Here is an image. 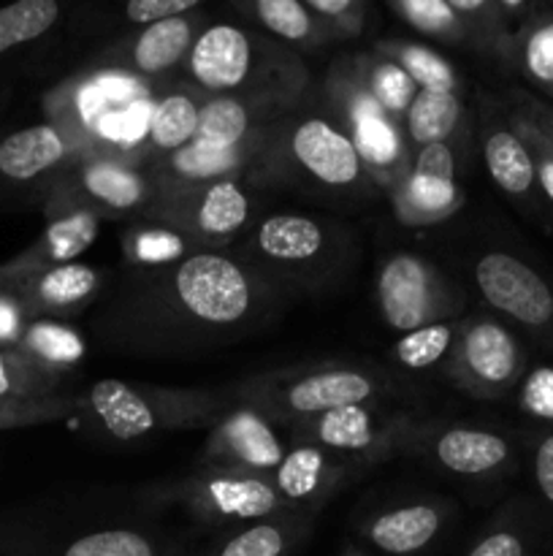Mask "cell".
<instances>
[{
    "mask_svg": "<svg viewBox=\"0 0 553 556\" xmlns=\"http://www.w3.org/2000/svg\"><path fill=\"white\" fill-rule=\"evenodd\" d=\"M448 3L464 22L472 47L510 58L513 36H507V30H504L507 20L499 11V3H491V0H448Z\"/></svg>",
    "mask_w": 553,
    "mask_h": 556,
    "instance_id": "42",
    "label": "cell"
},
{
    "mask_svg": "<svg viewBox=\"0 0 553 556\" xmlns=\"http://www.w3.org/2000/svg\"><path fill=\"white\" fill-rule=\"evenodd\" d=\"M524 348L507 326L483 315L461 320L459 340L445 364L455 389L477 400L507 396L524 378Z\"/></svg>",
    "mask_w": 553,
    "mask_h": 556,
    "instance_id": "15",
    "label": "cell"
},
{
    "mask_svg": "<svg viewBox=\"0 0 553 556\" xmlns=\"http://www.w3.org/2000/svg\"><path fill=\"white\" fill-rule=\"evenodd\" d=\"M239 11L258 22L260 27L274 36V41H285L293 52H318L329 47L331 36L325 33L323 22L307 9L304 0H249L239 3Z\"/></svg>",
    "mask_w": 553,
    "mask_h": 556,
    "instance_id": "29",
    "label": "cell"
},
{
    "mask_svg": "<svg viewBox=\"0 0 553 556\" xmlns=\"http://www.w3.org/2000/svg\"><path fill=\"white\" fill-rule=\"evenodd\" d=\"M301 182L334 195L380 190L369 177L350 136L329 112H293L276 123L271 185Z\"/></svg>",
    "mask_w": 553,
    "mask_h": 556,
    "instance_id": "7",
    "label": "cell"
},
{
    "mask_svg": "<svg viewBox=\"0 0 553 556\" xmlns=\"http://www.w3.org/2000/svg\"><path fill=\"white\" fill-rule=\"evenodd\" d=\"M233 400L258 407L271 421L298 424L350 405L380 402L390 394V380L361 364L329 362L304 369H271L231 389Z\"/></svg>",
    "mask_w": 553,
    "mask_h": 556,
    "instance_id": "5",
    "label": "cell"
},
{
    "mask_svg": "<svg viewBox=\"0 0 553 556\" xmlns=\"http://www.w3.org/2000/svg\"><path fill=\"white\" fill-rule=\"evenodd\" d=\"M193 253L201 250H195L190 239L155 220H144L123 237V255L136 271L173 266Z\"/></svg>",
    "mask_w": 553,
    "mask_h": 556,
    "instance_id": "36",
    "label": "cell"
},
{
    "mask_svg": "<svg viewBox=\"0 0 553 556\" xmlns=\"http://www.w3.org/2000/svg\"><path fill=\"white\" fill-rule=\"evenodd\" d=\"M177 497L188 505L195 519L220 530H236L287 510L271 476L236 467H201L198 472L184 478Z\"/></svg>",
    "mask_w": 553,
    "mask_h": 556,
    "instance_id": "14",
    "label": "cell"
},
{
    "mask_svg": "<svg viewBox=\"0 0 553 556\" xmlns=\"http://www.w3.org/2000/svg\"><path fill=\"white\" fill-rule=\"evenodd\" d=\"M461 318L445 320V324L423 326V329L407 331L396 340L394 356L410 372H426V369L448 364L450 353H453L455 340H459Z\"/></svg>",
    "mask_w": 553,
    "mask_h": 556,
    "instance_id": "38",
    "label": "cell"
},
{
    "mask_svg": "<svg viewBox=\"0 0 553 556\" xmlns=\"http://www.w3.org/2000/svg\"><path fill=\"white\" fill-rule=\"evenodd\" d=\"M342 556H366V554H361V552H347V554H342Z\"/></svg>",
    "mask_w": 553,
    "mask_h": 556,
    "instance_id": "51",
    "label": "cell"
},
{
    "mask_svg": "<svg viewBox=\"0 0 553 556\" xmlns=\"http://www.w3.org/2000/svg\"><path fill=\"white\" fill-rule=\"evenodd\" d=\"M157 188L144 168L114 161H76L65 168L47 201V217L90 210L101 217H146Z\"/></svg>",
    "mask_w": 553,
    "mask_h": 556,
    "instance_id": "13",
    "label": "cell"
},
{
    "mask_svg": "<svg viewBox=\"0 0 553 556\" xmlns=\"http://www.w3.org/2000/svg\"><path fill=\"white\" fill-rule=\"evenodd\" d=\"M157 87L117 65H92L49 92V123L68 139L76 161L146 168L152 109L163 92Z\"/></svg>",
    "mask_w": 553,
    "mask_h": 556,
    "instance_id": "2",
    "label": "cell"
},
{
    "mask_svg": "<svg viewBox=\"0 0 553 556\" xmlns=\"http://www.w3.org/2000/svg\"><path fill=\"white\" fill-rule=\"evenodd\" d=\"M76 152L52 123L14 130L0 141V177L9 182H33L43 174L74 166Z\"/></svg>",
    "mask_w": 553,
    "mask_h": 556,
    "instance_id": "25",
    "label": "cell"
},
{
    "mask_svg": "<svg viewBox=\"0 0 553 556\" xmlns=\"http://www.w3.org/2000/svg\"><path fill=\"white\" fill-rule=\"evenodd\" d=\"M477 128H480L483 161L499 190H504L510 199H529L537 188L535 161H531L529 147L510 123L504 103L480 98Z\"/></svg>",
    "mask_w": 553,
    "mask_h": 556,
    "instance_id": "23",
    "label": "cell"
},
{
    "mask_svg": "<svg viewBox=\"0 0 553 556\" xmlns=\"http://www.w3.org/2000/svg\"><path fill=\"white\" fill-rule=\"evenodd\" d=\"M345 63L350 74L356 76L358 85L363 87V92L372 96L390 119H396L399 125L404 123L407 109H410L412 98L417 92L410 76L377 52L345 54Z\"/></svg>",
    "mask_w": 553,
    "mask_h": 556,
    "instance_id": "32",
    "label": "cell"
},
{
    "mask_svg": "<svg viewBox=\"0 0 553 556\" xmlns=\"http://www.w3.org/2000/svg\"><path fill=\"white\" fill-rule=\"evenodd\" d=\"M239 258L282 293H320L325 286H336L352 266L356 237L331 217L274 212L249 226Z\"/></svg>",
    "mask_w": 553,
    "mask_h": 556,
    "instance_id": "4",
    "label": "cell"
},
{
    "mask_svg": "<svg viewBox=\"0 0 553 556\" xmlns=\"http://www.w3.org/2000/svg\"><path fill=\"white\" fill-rule=\"evenodd\" d=\"M16 351L63 378L65 372L79 367L87 348L79 331L70 329L68 324L54 318H33L16 342Z\"/></svg>",
    "mask_w": 553,
    "mask_h": 556,
    "instance_id": "33",
    "label": "cell"
},
{
    "mask_svg": "<svg viewBox=\"0 0 553 556\" xmlns=\"http://www.w3.org/2000/svg\"><path fill=\"white\" fill-rule=\"evenodd\" d=\"M520 405L531 416L553 421V369L542 367L526 378L524 391H520Z\"/></svg>",
    "mask_w": 553,
    "mask_h": 556,
    "instance_id": "47",
    "label": "cell"
},
{
    "mask_svg": "<svg viewBox=\"0 0 553 556\" xmlns=\"http://www.w3.org/2000/svg\"><path fill=\"white\" fill-rule=\"evenodd\" d=\"M475 286L486 304L531 331L553 329V291L526 261L491 250L475 264Z\"/></svg>",
    "mask_w": 553,
    "mask_h": 556,
    "instance_id": "17",
    "label": "cell"
},
{
    "mask_svg": "<svg viewBox=\"0 0 553 556\" xmlns=\"http://www.w3.org/2000/svg\"><path fill=\"white\" fill-rule=\"evenodd\" d=\"M85 410V396H47V400H20V396H3L0 400V432L3 429L38 427V424L63 421L74 413Z\"/></svg>",
    "mask_w": 553,
    "mask_h": 556,
    "instance_id": "43",
    "label": "cell"
},
{
    "mask_svg": "<svg viewBox=\"0 0 553 556\" xmlns=\"http://www.w3.org/2000/svg\"><path fill=\"white\" fill-rule=\"evenodd\" d=\"M274 130L242 141L233 147H215L204 141H190L182 150L160 157L144 168L157 188V201L182 190L201 185L222 182V179H242L253 185H271V163H274Z\"/></svg>",
    "mask_w": 553,
    "mask_h": 556,
    "instance_id": "12",
    "label": "cell"
},
{
    "mask_svg": "<svg viewBox=\"0 0 553 556\" xmlns=\"http://www.w3.org/2000/svg\"><path fill=\"white\" fill-rule=\"evenodd\" d=\"M453 144H432L412 152L404 177L388 190L394 215L401 226L423 228L450 220L464 206Z\"/></svg>",
    "mask_w": 553,
    "mask_h": 556,
    "instance_id": "16",
    "label": "cell"
},
{
    "mask_svg": "<svg viewBox=\"0 0 553 556\" xmlns=\"http://www.w3.org/2000/svg\"><path fill=\"white\" fill-rule=\"evenodd\" d=\"M204 92L198 87H171L157 96L150 119V163L182 150L198 134Z\"/></svg>",
    "mask_w": 553,
    "mask_h": 556,
    "instance_id": "30",
    "label": "cell"
},
{
    "mask_svg": "<svg viewBox=\"0 0 553 556\" xmlns=\"http://www.w3.org/2000/svg\"><path fill=\"white\" fill-rule=\"evenodd\" d=\"M390 9L399 14V20L434 41L470 43L464 22L450 9L448 0H394Z\"/></svg>",
    "mask_w": 553,
    "mask_h": 556,
    "instance_id": "41",
    "label": "cell"
},
{
    "mask_svg": "<svg viewBox=\"0 0 553 556\" xmlns=\"http://www.w3.org/2000/svg\"><path fill=\"white\" fill-rule=\"evenodd\" d=\"M106 277L81 261L25 275H0V288L14 293L30 318H54L85 309L106 286Z\"/></svg>",
    "mask_w": 553,
    "mask_h": 556,
    "instance_id": "20",
    "label": "cell"
},
{
    "mask_svg": "<svg viewBox=\"0 0 553 556\" xmlns=\"http://www.w3.org/2000/svg\"><path fill=\"white\" fill-rule=\"evenodd\" d=\"M445 527V510L434 503L396 505L372 516L363 527V535L380 552L394 556H412L437 541Z\"/></svg>",
    "mask_w": 553,
    "mask_h": 556,
    "instance_id": "27",
    "label": "cell"
},
{
    "mask_svg": "<svg viewBox=\"0 0 553 556\" xmlns=\"http://www.w3.org/2000/svg\"><path fill=\"white\" fill-rule=\"evenodd\" d=\"M510 58L529 85L553 98V14H540L526 22L518 36H513Z\"/></svg>",
    "mask_w": 553,
    "mask_h": 556,
    "instance_id": "37",
    "label": "cell"
},
{
    "mask_svg": "<svg viewBox=\"0 0 553 556\" xmlns=\"http://www.w3.org/2000/svg\"><path fill=\"white\" fill-rule=\"evenodd\" d=\"M323 96L329 106L325 112L350 136L374 185L388 193L412 163V147L404 128L390 119L372 96L363 92V87L347 68L345 58H336L331 63L323 79Z\"/></svg>",
    "mask_w": 553,
    "mask_h": 556,
    "instance_id": "8",
    "label": "cell"
},
{
    "mask_svg": "<svg viewBox=\"0 0 553 556\" xmlns=\"http://www.w3.org/2000/svg\"><path fill=\"white\" fill-rule=\"evenodd\" d=\"M307 9L323 22L331 41H350L366 27V3L363 0H304Z\"/></svg>",
    "mask_w": 553,
    "mask_h": 556,
    "instance_id": "45",
    "label": "cell"
},
{
    "mask_svg": "<svg viewBox=\"0 0 553 556\" xmlns=\"http://www.w3.org/2000/svg\"><path fill=\"white\" fill-rule=\"evenodd\" d=\"M507 117L524 144L529 147L531 161H535L537 185L553 204V114L545 106L526 98L524 92H513L504 103Z\"/></svg>",
    "mask_w": 553,
    "mask_h": 556,
    "instance_id": "34",
    "label": "cell"
},
{
    "mask_svg": "<svg viewBox=\"0 0 553 556\" xmlns=\"http://www.w3.org/2000/svg\"><path fill=\"white\" fill-rule=\"evenodd\" d=\"M466 556H526V543L518 532L493 530L486 538H480Z\"/></svg>",
    "mask_w": 553,
    "mask_h": 556,
    "instance_id": "49",
    "label": "cell"
},
{
    "mask_svg": "<svg viewBox=\"0 0 553 556\" xmlns=\"http://www.w3.org/2000/svg\"><path fill=\"white\" fill-rule=\"evenodd\" d=\"M101 220L103 217L90 210H74L52 217L41 237L25 253L0 266V275H25L49 266L76 264V258H81V253H87V248L98 239Z\"/></svg>",
    "mask_w": 553,
    "mask_h": 556,
    "instance_id": "24",
    "label": "cell"
},
{
    "mask_svg": "<svg viewBox=\"0 0 553 556\" xmlns=\"http://www.w3.org/2000/svg\"><path fill=\"white\" fill-rule=\"evenodd\" d=\"M190 85L204 96H236L296 112L309 90V71L298 52L236 22L201 27L184 63Z\"/></svg>",
    "mask_w": 553,
    "mask_h": 556,
    "instance_id": "3",
    "label": "cell"
},
{
    "mask_svg": "<svg viewBox=\"0 0 553 556\" xmlns=\"http://www.w3.org/2000/svg\"><path fill=\"white\" fill-rule=\"evenodd\" d=\"M412 429L415 421L407 413L366 402L309 418L298 424L296 434L301 443L318 445L345 465L369 467L404 451Z\"/></svg>",
    "mask_w": 553,
    "mask_h": 556,
    "instance_id": "11",
    "label": "cell"
},
{
    "mask_svg": "<svg viewBox=\"0 0 553 556\" xmlns=\"http://www.w3.org/2000/svg\"><path fill=\"white\" fill-rule=\"evenodd\" d=\"M285 443L269 416L247 402H233L231 410L206 434L201 465L236 467V470L271 476L285 459Z\"/></svg>",
    "mask_w": 553,
    "mask_h": 556,
    "instance_id": "18",
    "label": "cell"
},
{
    "mask_svg": "<svg viewBox=\"0 0 553 556\" xmlns=\"http://www.w3.org/2000/svg\"><path fill=\"white\" fill-rule=\"evenodd\" d=\"M312 519L309 514L285 510L271 519L228 530L198 556H291L312 530Z\"/></svg>",
    "mask_w": 553,
    "mask_h": 556,
    "instance_id": "28",
    "label": "cell"
},
{
    "mask_svg": "<svg viewBox=\"0 0 553 556\" xmlns=\"http://www.w3.org/2000/svg\"><path fill=\"white\" fill-rule=\"evenodd\" d=\"M233 394L206 389H163V386L98 380L85 394V410L114 440L150 438L179 429H211L233 405Z\"/></svg>",
    "mask_w": 553,
    "mask_h": 556,
    "instance_id": "6",
    "label": "cell"
},
{
    "mask_svg": "<svg viewBox=\"0 0 553 556\" xmlns=\"http://www.w3.org/2000/svg\"><path fill=\"white\" fill-rule=\"evenodd\" d=\"M195 11H198V0H130L123 14L133 25L150 27L157 22L195 14Z\"/></svg>",
    "mask_w": 553,
    "mask_h": 556,
    "instance_id": "46",
    "label": "cell"
},
{
    "mask_svg": "<svg viewBox=\"0 0 553 556\" xmlns=\"http://www.w3.org/2000/svg\"><path fill=\"white\" fill-rule=\"evenodd\" d=\"M293 112L266 106L236 96H204L198 114V134L195 141L215 147H233L242 141L266 134L271 125L280 123Z\"/></svg>",
    "mask_w": 553,
    "mask_h": 556,
    "instance_id": "26",
    "label": "cell"
},
{
    "mask_svg": "<svg viewBox=\"0 0 553 556\" xmlns=\"http://www.w3.org/2000/svg\"><path fill=\"white\" fill-rule=\"evenodd\" d=\"M380 318L390 331L423 329L445 320H459L464 291L442 275L432 261L415 253H396L377 269Z\"/></svg>",
    "mask_w": 553,
    "mask_h": 556,
    "instance_id": "9",
    "label": "cell"
},
{
    "mask_svg": "<svg viewBox=\"0 0 553 556\" xmlns=\"http://www.w3.org/2000/svg\"><path fill=\"white\" fill-rule=\"evenodd\" d=\"M60 556H160L150 535L139 530H95L74 538Z\"/></svg>",
    "mask_w": 553,
    "mask_h": 556,
    "instance_id": "44",
    "label": "cell"
},
{
    "mask_svg": "<svg viewBox=\"0 0 553 556\" xmlns=\"http://www.w3.org/2000/svg\"><path fill=\"white\" fill-rule=\"evenodd\" d=\"M535 478L542 497L553 505V434L542 438L535 454Z\"/></svg>",
    "mask_w": 553,
    "mask_h": 556,
    "instance_id": "50",
    "label": "cell"
},
{
    "mask_svg": "<svg viewBox=\"0 0 553 556\" xmlns=\"http://www.w3.org/2000/svg\"><path fill=\"white\" fill-rule=\"evenodd\" d=\"M63 378L41 364L30 362L16 348L0 345V400L3 396H20V400H47L60 394Z\"/></svg>",
    "mask_w": 553,
    "mask_h": 556,
    "instance_id": "40",
    "label": "cell"
},
{
    "mask_svg": "<svg viewBox=\"0 0 553 556\" xmlns=\"http://www.w3.org/2000/svg\"><path fill=\"white\" fill-rule=\"evenodd\" d=\"M372 52L383 54L390 63L399 65L412 85L417 90L428 92H459L461 96V79L459 71L453 68L448 58L432 49L428 43L417 41H377Z\"/></svg>",
    "mask_w": 553,
    "mask_h": 556,
    "instance_id": "35",
    "label": "cell"
},
{
    "mask_svg": "<svg viewBox=\"0 0 553 556\" xmlns=\"http://www.w3.org/2000/svg\"><path fill=\"white\" fill-rule=\"evenodd\" d=\"M60 14L63 9L57 0H20L0 9V54L47 36L60 22Z\"/></svg>",
    "mask_w": 553,
    "mask_h": 556,
    "instance_id": "39",
    "label": "cell"
},
{
    "mask_svg": "<svg viewBox=\"0 0 553 556\" xmlns=\"http://www.w3.org/2000/svg\"><path fill=\"white\" fill-rule=\"evenodd\" d=\"M352 467L329 451L298 440L285 451V459L271 472L282 505L293 514L314 516L350 478Z\"/></svg>",
    "mask_w": 553,
    "mask_h": 556,
    "instance_id": "21",
    "label": "cell"
},
{
    "mask_svg": "<svg viewBox=\"0 0 553 556\" xmlns=\"http://www.w3.org/2000/svg\"><path fill=\"white\" fill-rule=\"evenodd\" d=\"M144 220L173 228L201 253H220V248L236 242L253 226V185L222 179L182 190L157 201Z\"/></svg>",
    "mask_w": 553,
    "mask_h": 556,
    "instance_id": "10",
    "label": "cell"
},
{
    "mask_svg": "<svg viewBox=\"0 0 553 556\" xmlns=\"http://www.w3.org/2000/svg\"><path fill=\"white\" fill-rule=\"evenodd\" d=\"M285 296L239 255L204 250L136 271L101 318V334L139 351L220 348L269 326Z\"/></svg>",
    "mask_w": 553,
    "mask_h": 556,
    "instance_id": "1",
    "label": "cell"
},
{
    "mask_svg": "<svg viewBox=\"0 0 553 556\" xmlns=\"http://www.w3.org/2000/svg\"><path fill=\"white\" fill-rule=\"evenodd\" d=\"M204 20L198 14L177 16V20L157 22V25L141 27L133 38L112 49L103 63L117 65L139 79L157 81L168 71L188 63L190 49L198 38Z\"/></svg>",
    "mask_w": 553,
    "mask_h": 556,
    "instance_id": "22",
    "label": "cell"
},
{
    "mask_svg": "<svg viewBox=\"0 0 553 556\" xmlns=\"http://www.w3.org/2000/svg\"><path fill=\"white\" fill-rule=\"evenodd\" d=\"M30 320L33 318L27 315V309L22 307L20 299H16L14 293H9L0 288V345L16 348L22 331L27 329V324H30Z\"/></svg>",
    "mask_w": 553,
    "mask_h": 556,
    "instance_id": "48",
    "label": "cell"
},
{
    "mask_svg": "<svg viewBox=\"0 0 553 556\" xmlns=\"http://www.w3.org/2000/svg\"><path fill=\"white\" fill-rule=\"evenodd\" d=\"M407 448L421 451L445 472L464 478L497 476L513 462V448L502 434L480 427H461V424L415 427Z\"/></svg>",
    "mask_w": 553,
    "mask_h": 556,
    "instance_id": "19",
    "label": "cell"
},
{
    "mask_svg": "<svg viewBox=\"0 0 553 556\" xmlns=\"http://www.w3.org/2000/svg\"><path fill=\"white\" fill-rule=\"evenodd\" d=\"M464 125V101L459 92L417 90L404 114L407 141L412 152L432 144H453Z\"/></svg>",
    "mask_w": 553,
    "mask_h": 556,
    "instance_id": "31",
    "label": "cell"
}]
</instances>
